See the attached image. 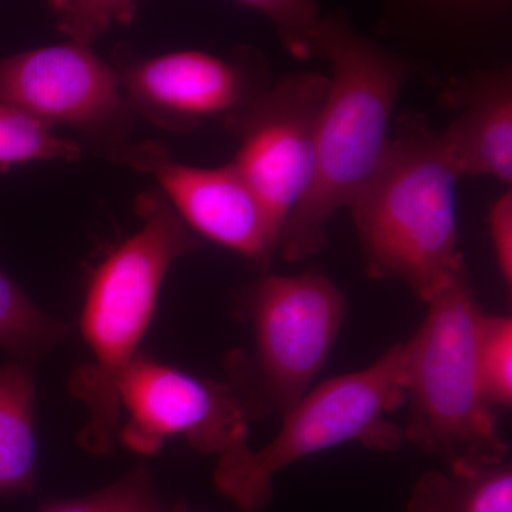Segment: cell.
<instances>
[{"mask_svg":"<svg viewBox=\"0 0 512 512\" xmlns=\"http://www.w3.org/2000/svg\"><path fill=\"white\" fill-rule=\"evenodd\" d=\"M332 67L316 140L315 173L286 220L278 251L301 262L325 247L332 218L359 197L389 150L393 111L412 66L377 45L343 15L323 16L306 49Z\"/></svg>","mask_w":512,"mask_h":512,"instance_id":"obj_1","label":"cell"},{"mask_svg":"<svg viewBox=\"0 0 512 512\" xmlns=\"http://www.w3.org/2000/svg\"><path fill=\"white\" fill-rule=\"evenodd\" d=\"M134 211L140 227L90 278L80 330L92 360L76 369L69 382L74 399L89 407L79 443L94 456L109 454L119 439L120 380L140 353L165 276L178 259L201 247L198 235L157 188L141 192Z\"/></svg>","mask_w":512,"mask_h":512,"instance_id":"obj_2","label":"cell"},{"mask_svg":"<svg viewBox=\"0 0 512 512\" xmlns=\"http://www.w3.org/2000/svg\"><path fill=\"white\" fill-rule=\"evenodd\" d=\"M458 178L426 117H400L379 170L350 205L370 276L399 279L427 303L467 274L458 248Z\"/></svg>","mask_w":512,"mask_h":512,"instance_id":"obj_3","label":"cell"},{"mask_svg":"<svg viewBox=\"0 0 512 512\" xmlns=\"http://www.w3.org/2000/svg\"><path fill=\"white\" fill-rule=\"evenodd\" d=\"M426 305V318L403 343L404 441L441 458L451 470L507 461L508 446L478 369L485 315L467 274Z\"/></svg>","mask_w":512,"mask_h":512,"instance_id":"obj_4","label":"cell"},{"mask_svg":"<svg viewBox=\"0 0 512 512\" xmlns=\"http://www.w3.org/2000/svg\"><path fill=\"white\" fill-rule=\"evenodd\" d=\"M404 406V349L397 343L366 369L332 377L282 416L278 434L259 450L248 443L222 454L214 483L239 510H264L276 474L320 451L345 443L396 451L403 427L390 417Z\"/></svg>","mask_w":512,"mask_h":512,"instance_id":"obj_5","label":"cell"},{"mask_svg":"<svg viewBox=\"0 0 512 512\" xmlns=\"http://www.w3.org/2000/svg\"><path fill=\"white\" fill-rule=\"evenodd\" d=\"M241 312L254 348L229 355L227 383L249 420L284 416L308 393L348 316L345 293L325 275H265L245 289Z\"/></svg>","mask_w":512,"mask_h":512,"instance_id":"obj_6","label":"cell"},{"mask_svg":"<svg viewBox=\"0 0 512 512\" xmlns=\"http://www.w3.org/2000/svg\"><path fill=\"white\" fill-rule=\"evenodd\" d=\"M0 103L52 130H72L114 164L123 165L136 143L119 76L92 47L66 42L0 56Z\"/></svg>","mask_w":512,"mask_h":512,"instance_id":"obj_7","label":"cell"},{"mask_svg":"<svg viewBox=\"0 0 512 512\" xmlns=\"http://www.w3.org/2000/svg\"><path fill=\"white\" fill-rule=\"evenodd\" d=\"M110 64L134 116L168 133H190L208 120L225 123L272 86L268 59L247 45L227 56L204 50L146 56L119 43Z\"/></svg>","mask_w":512,"mask_h":512,"instance_id":"obj_8","label":"cell"},{"mask_svg":"<svg viewBox=\"0 0 512 512\" xmlns=\"http://www.w3.org/2000/svg\"><path fill=\"white\" fill-rule=\"evenodd\" d=\"M329 87L326 74H291L224 123L239 143L232 164L258 195L279 237L311 187L319 121Z\"/></svg>","mask_w":512,"mask_h":512,"instance_id":"obj_9","label":"cell"},{"mask_svg":"<svg viewBox=\"0 0 512 512\" xmlns=\"http://www.w3.org/2000/svg\"><path fill=\"white\" fill-rule=\"evenodd\" d=\"M119 397L128 414L119 439L143 456L156 454L173 436L218 457L248 443L249 419L227 383L200 379L147 353L127 367Z\"/></svg>","mask_w":512,"mask_h":512,"instance_id":"obj_10","label":"cell"},{"mask_svg":"<svg viewBox=\"0 0 512 512\" xmlns=\"http://www.w3.org/2000/svg\"><path fill=\"white\" fill-rule=\"evenodd\" d=\"M123 165L153 178L194 234L269 269L279 231L258 195L234 164L195 167L180 163L157 141L134 143Z\"/></svg>","mask_w":512,"mask_h":512,"instance_id":"obj_11","label":"cell"},{"mask_svg":"<svg viewBox=\"0 0 512 512\" xmlns=\"http://www.w3.org/2000/svg\"><path fill=\"white\" fill-rule=\"evenodd\" d=\"M441 100L460 111L443 136L457 173L512 181V74L504 67L458 77Z\"/></svg>","mask_w":512,"mask_h":512,"instance_id":"obj_12","label":"cell"},{"mask_svg":"<svg viewBox=\"0 0 512 512\" xmlns=\"http://www.w3.org/2000/svg\"><path fill=\"white\" fill-rule=\"evenodd\" d=\"M35 399L30 362L12 359L0 366V498L35 487Z\"/></svg>","mask_w":512,"mask_h":512,"instance_id":"obj_13","label":"cell"},{"mask_svg":"<svg viewBox=\"0 0 512 512\" xmlns=\"http://www.w3.org/2000/svg\"><path fill=\"white\" fill-rule=\"evenodd\" d=\"M407 512H512V468L429 471L414 484Z\"/></svg>","mask_w":512,"mask_h":512,"instance_id":"obj_14","label":"cell"},{"mask_svg":"<svg viewBox=\"0 0 512 512\" xmlns=\"http://www.w3.org/2000/svg\"><path fill=\"white\" fill-rule=\"evenodd\" d=\"M70 335L69 323L47 315L0 268V349L30 362Z\"/></svg>","mask_w":512,"mask_h":512,"instance_id":"obj_15","label":"cell"},{"mask_svg":"<svg viewBox=\"0 0 512 512\" xmlns=\"http://www.w3.org/2000/svg\"><path fill=\"white\" fill-rule=\"evenodd\" d=\"M83 151L77 141L0 103V170L30 163H76Z\"/></svg>","mask_w":512,"mask_h":512,"instance_id":"obj_16","label":"cell"},{"mask_svg":"<svg viewBox=\"0 0 512 512\" xmlns=\"http://www.w3.org/2000/svg\"><path fill=\"white\" fill-rule=\"evenodd\" d=\"M478 369L494 409L512 403V320L485 315L478 340Z\"/></svg>","mask_w":512,"mask_h":512,"instance_id":"obj_17","label":"cell"},{"mask_svg":"<svg viewBox=\"0 0 512 512\" xmlns=\"http://www.w3.org/2000/svg\"><path fill=\"white\" fill-rule=\"evenodd\" d=\"M40 512H161L153 478L138 467L116 484L77 500L46 504Z\"/></svg>","mask_w":512,"mask_h":512,"instance_id":"obj_18","label":"cell"},{"mask_svg":"<svg viewBox=\"0 0 512 512\" xmlns=\"http://www.w3.org/2000/svg\"><path fill=\"white\" fill-rule=\"evenodd\" d=\"M49 9L69 42L87 47L114 25L130 23L137 12L131 2H52Z\"/></svg>","mask_w":512,"mask_h":512,"instance_id":"obj_19","label":"cell"},{"mask_svg":"<svg viewBox=\"0 0 512 512\" xmlns=\"http://www.w3.org/2000/svg\"><path fill=\"white\" fill-rule=\"evenodd\" d=\"M234 6L268 20L288 52L299 59H306V49L323 18L319 6L308 0H242Z\"/></svg>","mask_w":512,"mask_h":512,"instance_id":"obj_20","label":"cell"},{"mask_svg":"<svg viewBox=\"0 0 512 512\" xmlns=\"http://www.w3.org/2000/svg\"><path fill=\"white\" fill-rule=\"evenodd\" d=\"M490 232L495 259L505 284H512V194L504 192L490 212Z\"/></svg>","mask_w":512,"mask_h":512,"instance_id":"obj_21","label":"cell"},{"mask_svg":"<svg viewBox=\"0 0 512 512\" xmlns=\"http://www.w3.org/2000/svg\"><path fill=\"white\" fill-rule=\"evenodd\" d=\"M423 15L431 20L454 25H473L484 20L497 18L498 13L505 12L503 6L495 3H427L426 6H417Z\"/></svg>","mask_w":512,"mask_h":512,"instance_id":"obj_22","label":"cell"}]
</instances>
